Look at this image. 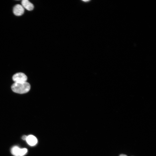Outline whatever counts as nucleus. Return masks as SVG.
<instances>
[{"label":"nucleus","instance_id":"obj_3","mask_svg":"<svg viewBox=\"0 0 156 156\" xmlns=\"http://www.w3.org/2000/svg\"><path fill=\"white\" fill-rule=\"evenodd\" d=\"M12 79L15 83L25 82L27 80V77L24 73H19L15 74L13 76Z\"/></svg>","mask_w":156,"mask_h":156},{"label":"nucleus","instance_id":"obj_9","mask_svg":"<svg viewBox=\"0 0 156 156\" xmlns=\"http://www.w3.org/2000/svg\"><path fill=\"white\" fill-rule=\"evenodd\" d=\"M83 1L84 2H88V1H89V0H83Z\"/></svg>","mask_w":156,"mask_h":156},{"label":"nucleus","instance_id":"obj_1","mask_svg":"<svg viewBox=\"0 0 156 156\" xmlns=\"http://www.w3.org/2000/svg\"><path fill=\"white\" fill-rule=\"evenodd\" d=\"M12 90L14 92L20 94L28 92L30 88V84L26 81L14 83L11 86Z\"/></svg>","mask_w":156,"mask_h":156},{"label":"nucleus","instance_id":"obj_2","mask_svg":"<svg viewBox=\"0 0 156 156\" xmlns=\"http://www.w3.org/2000/svg\"><path fill=\"white\" fill-rule=\"evenodd\" d=\"M12 154L14 156H23L27 152L26 148H21L17 146H14L11 149Z\"/></svg>","mask_w":156,"mask_h":156},{"label":"nucleus","instance_id":"obj_4","mask_svg":"<svg viewBox=\"0 0 156 156\" xmlns=\"http://www.w3.org/2000/svg\"><path fill=\"white\" fill-rule=\"evenodd\" d=\"M13 12L15 15L20 16L24 13V9L21 5L16 4L13 8Z\"/></svg>","mask_w":156,"mask_h":156},{"label":"nucleus","instance_id":"obj_6","mask_svg":"<svg viewBox=\"0 0 156 156\" xmlns=\"http://www.w3.org/2000/svg\"><path fill=\"white\" fill-rule=\"evenodd\" d=\"M21 4L24 8L29 11H31L34 8L33 5L28 0H22Z\"/></svg>","mask_w":156,"mask_h":156},{"label":"nucleus","instance_id":"obj_7","mask_svg":"<svg viewBox=\"0 0 156 156\" xmlns=\"http://www.w3.org/2000/svg\"><path fill=\"white\" fill-rule=\"evenodd\" d=\"M27 136L26 135H23L22 136V139L23 140H26Z\"/></svg>","mask_w":156,"mask_h":156},{"label":"nucleus","instance_id":"obj_8","mask_svg":"<svg viewBox=\"0 0 156 156\" xmlns=\"http://www.w3.org/2000/svg\"><path fill=\"white\" fill-rule=\"evenodd\" d=\"M119 156H127L126 155L122 154L120 155Z\"/></svg>","mask_w":156,"mask_h":156},{"label":"nucleus","instance_id":"obj_5","mask_svg":"<svg viewBox=\"0 0 156 156\" xmlns=\"http://www.w3.org/2000/svg\"><path fill=\"white\" fill-rule=\"evenodd\" d=\"M26 141L27 143L30 146H34L38 142V140L36 138L31 135L27 136Z\"/></svg>","mask_w":156,"mask_h":156}]
</instances>
